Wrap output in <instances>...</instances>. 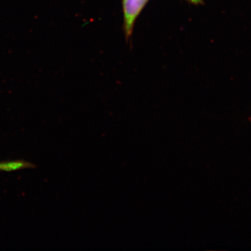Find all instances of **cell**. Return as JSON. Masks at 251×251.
<instances>
[{"label":"cell","mask_w":251,"mask_h":251,"mask_svg":"<svg viewBox=\"0 0 251 251\" xmlns=\"http://www.w3.org/2000/svg\"><path fill=\"white\" fill-rule=\"evenodd\" d=\"M148 0H123L125 29L127 36L131 34L133 25Z\"/></svg>","instance_id":"1"},{"label":"cell","mask_w":251,"mask_h":251,"mask_svg":"<svg viewBox=\"0 0 251 251\" xmlns=\"http://www.w3.org/2000/svg\"><path fill=\"white\" fill-rule=\"evenodd\" d=\"M25 164L20 162H10V163H0V171H15L24 167Z\"/></svg>","instance_id":"2"},{"label":"cell","mask_w":251,"mask_h":251,"mask_svg":"<svg viewBox=\"0 0 251 251\" xmlns=\"http://www.w3.org/2000/svg\"><path fill=\"white\" fill-rule=\"evenodd\" d=\"M190 1H191L192 3H194V4H198V3H201L202 0H189Z\"/></svg>","instance_id":"3"}]
</instances>
